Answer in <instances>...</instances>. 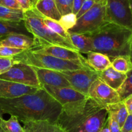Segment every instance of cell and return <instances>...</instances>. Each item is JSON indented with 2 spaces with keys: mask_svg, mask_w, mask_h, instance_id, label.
I'll return each mask as SVG.
<instances>
[{
  "mask_svg": "<svg viewBox=\"0 0 132 132\" xmlns=\"http://www.w3.org/2000/svg\"><path fill=\"white\" fill-rule=\"evenodd\" d=\"M62 106L43 88L35 93L14 99H0V112L15 116L24 122L30 121H56Z\"/></svg>",
  "mask_w": 132,
  "mask_h": 132,
  "instance_id": "cell-1",
  "label": "cell"
},
{
  "mask_svg": "<svg viewBox=\"0 0 132 132\" xmlns=\"http://www.w3.org/2000/svg\"><path fill=\"white\" fill-rule=\"evenodd\" d=\"M108 117L105 106L88 96L63 106L56 124L64 132H99Z\"/></svg>",
  "mask_w": 132,
  "mask_h": 132,
  "instance_id": "cell-2",
  "label": "cell"
},
{
  "mask_svg": "<svg viewBox=\"0 0 132 132\" xmlns=\"http://www.w3.org/2000/svg\"><path fill=\"white\" fill-rule=\"evenodd\" d=\"M91 39L94 52L106 55L112 61L121 55H130L132 31L112 23L86 34Z\"/></svg>",
  "mask_w": 132,
  "mask_h": 132,
  "instance_id": "cell-3",
  "label": "cell"
},
{
  "mask_svg": "<svg viewBox=\"0 0 132 132\" xmlns=\"http://www.w3.org/2000/svg\"><path fill=\"white\" fill-rule=\"evenodd\" d=\"M43 18L35 8L24 11L23 21L28 32L33 36L35 39L37 46L36 48L56 46L78 51L72 43L51 30L44 23Z\"/></svg>",
  "mask_w": 132,
  "mask_h": 132,
  "instance_id": "cell-4",
  "label": "cell"
},
{
  "mask_svg": "<svg viewBox=\"0 0 132 132\" xmlns=\"http://www.w3.org/2000/svg\"><path fill=\"white\" fill-rule=\"evenodd\" d=\"M14 62L28 64L35 68L51 70L56 72L72 71L80 69H92L87 60L68 61L46 54H40L32 49L25 50L13 57Z\"/></svg>",
  "mask_w": 132,
  "mask_h": 132,
  "instance_id": "cell-5",
  "label": "cell"
},
{
  "mask_svg": "<svg viewBox=\"0 0 132 132\" xmlns=\"http://www.w3.org/2000/svg\"><path fill=\"white\" fill-rule=\"evenodd\" d=\"M106 3H95L88 11L77 19L74 27L68 32L86 34L108 23L106 20Z\"/></svg>",
  "mask_w": 132,
  "mask_h": 132,
  "instance_id": "cell-6",
  "label": "cell"
},
{
  "mask_svg": "<svg viewBox=\"0 0 132 132\" xmlns=\"http://www.w3.org/2000/svg\"><path fill=\"white\" fill-rule=\"evenodd\" d=\"M106 20L132 31V9L130 0H106Z\"/></svg>",
  "mask_w": 132,
  "mask_h": 132,
  "instance_id": "cell-7",
  "label": "cell"
},
{
  "mask_svg": "<svg viewBox=\"0 0 132 132\" xmlns=\"http://www.w3.org/2000/svg\"><path fill=\"white\" fill-rule=\"evenodd\" d=\"M0 79L26 86L41 88L34 68L24 63L14 62V64L9 70L0 75Z\"/></svg>",
  "mask_w": 132,
  "mask_h": 132,
  "instance_id": "cell-8",
  "label": "cell"
},
{
  "mask_svg": "<svg viewBox=\"0 0 132 132\" xmlns=\"http://www.w3.org/2000/svg\"><path fill=\"white\" fill-rule=\"evenodd\" d=\"M58 72L68 81L72 88L86 96H88L92 84L99 77L97 72L93 69H80Z\"/></svg>",
  "mask_w": 132,
  "mask_h": 132,
  "instance_id": "cell-9",
  "label": "cell"
},
{
  "mask_svg": "<svg viewBox=\"0 0 132 132\" xmlns=\"http://www.w3.org/2000/svg\"><path fill=\"white\" fill-rule=\"evenodd\" d=\"M88 96L105 106L121 101L117 92L108 86L99 77L90 86Z\"/></svg>",
  "mask_w": 132,
  "mask_h": 132,
  "instance_id": "cell-10",
  "label": "cell"
},
{
  "mask_svg": "<svg viewBox=\"0 0 132 132\" xmlns=\"http://www.w3.org/2000/svg\"><path fill=\"white\" fill-rule=\"evenodd\" d=\"M41 87L46 90L62 107L82 101L88 97L72 87H53L48 85H41Z\"/></svg>",
  "mask_w": 132,
  "mask_h": 132,
  "instance_id": "cell-11",
  "label": "cell"
},
{
  "mask_svg": "<svg viewBox=\"0 0 132 132\" xmlns=\"http://www.w3.org/2000/svg\"><path fill=\"white\" fill-rule=\"evenodd\" d=\"M41 88L26 86L12 81L0 79V99H14L37 92Z\"/></svg>",
  "mask_w": 132,
  "mask_h": 132,
  "instance_id": "cell-12",
  "label": "cell"
},
{
  "mask_svg": "<svg viewBox=\"0 0 132 132\" xmlns=\"http://www.w3.org/2000/svg\"><path fill=\"white\" fill-rule=\"evenodd\" d=\"M37 52L43 54L51 55L59 59L68 61H86V58L84 57L81 53L76 50L67 48L64 47L56 46H45V47L33 48Z\"/></svg>",
  "mask_w": 132,
  "mask_h": 132,
  "instance_id": "cell-13",
  "label": "cell"
},
{
  "mask_svg": "<svg viewBox=\"0 0 132 132\" xmlns=\"http://www.w3.org/2000/svg\"><path fill=\"white\" fill-rule=\"evenodd\" d=\"M34 68L41 86L48 85L53 87H71L68 81L58 72L43 68Z\"/></svg>",
  "mask_w": 132,
  "mask_h": 132,
  "instance_id": "cell-14",
  "label": "cell"
},
{
  "mask_svg": "<svg viewBox=\"0 0 132 132\" xmlns=\"http://www.w3.org/2000/svg\"><path fill=\"white\" fill-rule=\"evenodd\" d=\"M0 46H6L23 50L37 47L34 37L24 34H11L1 37Z\"/></svg>",
  "mask_w": 132,
  "mask_h": 132,
  "instance_id": "cell-15",
  "label": "cell"
},
{
  "mask_svg": "<svg viewBox=\"0 0 132 132\" xmlns=\"http://www.w3.org/2000/svg\"><path fill=\"white\" fill-rule=\"evenodd\" d=\"M98 77L108 86L117 91L125 81L126 74L117 72L111 66L103 72L98 73Z\"/></svg>",
  "mask_w": 132,
  "mask_h": 132,
  "instance_id": "cell-16",
  "label": "cell"
},
{
  "mask_svg": "<svg viewBox=\"0 0 132 132\" xmlns=\"http://www.w3.org/2000/svg\"><path fill=\"white\" fill-rule=\"evenodd\" d=\"M23 123L24 132H64L56 123L48 121H25Z\"/></svg>",
  "mask_w": 132,
  "mask_h": 132,
  "instance_id": "cell-17",
  "label": "cell"
},
{
  "mask_svg": "<svg viewBox=\"0 0 132 132\" xmlns=\"http://www.w3.org/2000/svg\"><path fill=\"white\" fill-rule=\"evenodd\" d=\"M35 9L44 17L59 22L61 18L55 0H39L35 5Z\"/></svg>",
  "mask_w": 132,
  "mask_h": 132,
  "instance_id": "cell-18",
  "label": "cell"
},
{
  "mask_svg": "<svg viewBox=\"0 0 132 132\" xmlns=\"http://www.w3.org/2000/svg\"><path fill=\"white\" fill-rule=\"evenodd\" d=\"M88 63L95 72L100 73L112 66V61L108 56L96 52H90L87 54Z\"/></svg>",
  "mask_w": 132,
  "mask_h": 132,
  "instance_id": "cell-19",
  "label": "cell"
},
{
  "mask_svg": "<svg viewBox=\"0 0 132 132\" xmlns=\"http://www.w3.org/2000/svg\"><path fill=\"white\" fill-rule=\"evenodd\" d=\"M11 34H24L30 36L24 21L14 22L0 20V38Z\"/></svg>",
  "mask_w": 132,
  "mask_h": 132,
  "instance_id": "cell-20",
  "label": "cell"
},
{
  "mask_svg": "<svg viewBox=\"0 0 132 132\" xmlns=\"http://www.w3.org/2000/svg\"><path fill=\"white\" fill-rule=\"evenodd\" d=\"M106 108L108 112V116L117 121L121 128L129 114L123 101L108 104L106 106Z\"/></svg>",
  "mask_w": 132,
  "mask_h": 132,
  "instance_id": "cell-21",
  "label": "cell"
},
{
  "mask_svg": "<svg viewBox=\"0 0 132 132\" xmlns=\"http://www.w3.org/2000/svg\"><path fill=\"white\" fill-rule=\"evenodd\" d=\"M69 34L72 45L77 49L79 52L87 54L94 51L91 39L86 34L70 32H69Z\"/></svg>",
  "mask_w": 132,
  "mask_h": 132,
  "instance_id": "cell-22",
  "label": "cell"
},
{
  "mask_svg": "<svg viewBox=\"0 0 132 132\" xmlns=\"http://www.w3.org/2000/svg\"><path fill=\"white\" fill-rule=\"evenodd\" d=\"M24 12L22 10H15L0 5V20L19 22L24 19Z\"/></svg>",
  "mask_w": 132,
  "mask_h": 132,
  "instance_id": "cell-23",
  "label": "cell"
},
{
  "mask_svg": "<svg viewBox=\"0 0 132 132\" xmlns=\"http://www.w3.org/2000/svg\"><path fill=\"white\" fill-rule=\"evenodd\" d=\"M112 67L117 72L126 73L132 69V61L130 55H121L112 61Z\"/></svg>",
  "mask_w": 132,
  "mask_h": 132,
  "instance_id": "cell-24",
  "label": "cell"
},
{
  "mask_svg": "<svg viewBox=\"0 0 132 132\" xmlns=\"http://www.w3.org/2000/svg\"><path fill=\"white\" fill-rule=\"evenodd\" d=\"M43 22L51 30L55 32L59 36H61L63 38L65 39L69 42H71L70 38L69 32L66 30L60 24V23L56 21L52 20V19H48V18H44Z\"/></svg>",
  "mask_w": 132,
  "mask_h": 132,
  "instance_id": "cell-25",
  "label": "cell"
},
{
  "mask_svg": "<svg viewBox=\"0 0 132 132\" xmlns=\"http://www.w3.org/2000/svg\"><path fill=\"white\" fill-rule=\"evenodd\" d=\"M126 77L121 87L117 90L120 100L122 101L132 94V69L126 73Z\"/></svg>",
  "mask_w": 132,
  "mask_h": 132,
  "instance_id": "cell-26",
  "label": "cell"
},
{
  "mask_svg": "<svg viewBox=\"0 0 132 132\" xmlns=\"http://www.w3.org/2000/svg\"><path fill=\"white\" fill-rule=\"evenodd\" d=\"M0 125L6 132H24L23 127L20 125L19 120L15 116H11L8 120L2 119L0 121Z\"/></svg>",
  "mask_w": 132,
  "mask_h": 132,
  "instance_id": "cell-27",
  "label": "cell"
},
{
  "mask_svg": "<svg viewBox=\"0 0 132 132\" xmlns=\"http://www.w3.org/2000/svg\"><path fill=\"white\" fill-rule=\"evenodd\" d=\"M77 18L76 14L70 13L61 16L59 23L66 30L68 31L74 27L77 23Z\"/></svg>",
  "mask_w": 132,
  "mask_h": 132,
  "instance_id": "cell-28",
  "label": "cell"
},
{
  "mask_svg": "<svg viewBox=\"0 0 132 132\" xmlns=\"http://www.w3.org/2000/svg\"><path fill=\"white\" fill-rule=\"evenodd\" d=\"M73 0H55L57 8L61 16L72 13Z\"/></svg>",
  "mask_w": 132,
  "mask_h": 132,
  "instance_id": "cell-29",
  "label": "cell"
},
{
  "mask_svg": "<svg viewBox=\"0 0 132 132\" xmlns=\"http://www.w3.org/2000/svg\"><path fill=\"white\" fill-rule=\"evenodd\" d=\"M23 50L6 46H0V57L13 58L18 54H21Z\"/></svg>",
  "mask_w": 132,
  "mask_h": 132,
  "instance_id": "cell-30",
  "label": "cell"
},
{
  "mask_svg": "<svg viewBox=\"0 0 132 132\" xmlns=\"http://www.w3.org/2000/svg\"><path fill=\"white\" fill-rule=\"evenodd\" d=\"M14 64V61L13 58L0 57V73L1 74L9 70Z\"/></svg>",
  "mask_w": 132,
  "mask_h": 132,
  "instance_id": "cell-31",
  "label": "cell"
},
{
  "mask_svg": "<svg viewBox=\"0 0 132 132\" xmlns=\"http://www.w3.org/2000/svg\"><path fill=\"white\" fill-rule=\"evenodd\" d=\"M0 5L15 10H22L20 4L17 0H0Z\"/></svg>",
  "mask_w": 132,
  "mask_h": 132,
  "instance_id": "cell-32",
  "label": "cell"
},
{
  "mask_svg": "<svg viewBox=\"0 0 132 132\" xmlns=\"http://www.w3.org/2000/svg\"><path fill=\"white\" fill-rule=\"evenodd\" d=\"M95 3L94 1H92V0H85L82 5L81 6V8L80 9L79 11L76 14V17H77V19L81 16H82L86 12L88 11Z\"/></svg>",
  "mask_w": 132,
  "mask_h": 132,
  "instance_id": "cell-33",
  "label": "cell"
},
{
  "mask_svg": "<svg viewBox=\"0 0 132 132\" xmlns=\"http://www.w3.org/2000/svg\"><path fill=\"white\" fill-rule=\"evenodd\" d=\"M108 124L110 132H121V128L117 121L110 116L108 117Z\"/></svg>",
  "mask_w": 132,
  "mask_h": 132,
  "instance_id": "cell-34",
  "label": "cell"
},
{
  "mask_svg": "<svg viewBox=\"0 0 132 132\" xmlns=\"http://www.w3.org/2000/svg\"><path fill=\"white\" fill-rule=\"evenodd\" d=\"M121 132H132V114H128L121 128Z\"/></svg>",
  "mask_w": 132,
  "mask_h": 132,
  "instance_id": "cell-35",
  "label": "cell"
},
{
  "mask_svg": "<svg viewBox=\"0 0 132 132\" xmlns=\"http://www.w3.org/2000/svg\"><path fill=\"white\" fill-rule=\"evenodd\" d=\"M17 1L20 4L22 9L24 12L30 10V9H34L30 0H17Z\"/></svg>",
  "mask_w": 132,
  "mask_h": 132,
  "instance_id": "cell-36",
  "label": "cell"
},
{
  "mask_svg": "<svg viewBox=\"0 0 132 132\" xmlns=\"http://www.w3.org/2000/svg\"><path fill=\"white\" fill-rule=\"evenodd\" d=\"M85 0H73V10L72 13L74 14H77L78 12L79 11L80 9L81 8V6L83 4L84 1Z\"/></svg>",
  "mask_w": 132,
  "mask_h": 132,
  "instance_id": "cell-37",
  "label": "cell"
},
{
  "mask_svg": "<svg viewBox=\"0 0 132 132\" xmlns=\"http://www.w3.org/2000/svg\"><path fill=\"white\" fill-rule=\"evenodd\" d=\"M125 103L129 114H132V94L122 101Z\"/></svg>",
  "mask_w": 132,
  "mask_h": 132,
  "instance_id": "cell-38",
  "label": "cell"
},
{
  "mask_svg": "<svg viewBox=\"0 0 132 132\" xmlns=\"http://www.w3.org/2000/svg\"><path fill=\"white\" fill-rule=\"evenodd\" d=\"M99 132H110V131L109 127H108V119H107V121L106 122L105 125H104L102 129L101 130V131Z\"/></svg>",
  "mask_w": 132,
  "mask_h": 132,
  "instance_id": "cell-39",
  "label": "cell"
},
{
  "mask_svg": "<svg viewBox=\"0 0 132 132\" xmlns=\"http://www.w3.org/2000/svg\"><path fill=\"white\" fill-rule=\"evenodd\" d=\"M30 1L31 3H32V6H33V7L34 8L35 5H36V3H37V0H30Z\"/></svg>",
  "mask_w": 132,
  "mask_h": 132,
  "instance_id": "cell-40",
  "label": "cell"
},
{
  "mask_svg": "<svg viewBox=\"0 0 132 132\" xmlns=\"http://www.w3.org/2000/svg\"><path fill=\"white\" fill-rule=\"evenodd\" d=\"M95 3H101V2H106V0H92Z\"/></svg>",
  "mask_w": 132,
  "mask_h": 132,
  "instance_id": "cell-41",
  "label": "cell"
},
{
  "mask_svg": "<svg viewBox=\"0 0 132 132\" xmlns=\"http://www.w3.org/2000/svg\"><path fill=\"white\" fill-rule=\"evenodd\" d=\"M132 55V36L131 39V43H130V55Z\"/></svg>",
  "mask_w": 132,
  "mask_h": 132,
  "instance_id": "cell-42",
  "label": "cell"
},
{
  "mask_svg": "<svg viewBox=\"0 0 132 132\" xmlns=\"http://www.w3.org/2000/svg\"><path fill=\"white\" fill-rule=\"evenodd\" d=\"M0 132H6V130L1 126V125H0Z\"/></svg>",
  "mask_w": 132,
  "mask_h": 132,
  "instance_id": "cell-43",
  "label": "cell"
},
{
  "mask_svg": "<svg viewBox=\"0 0 132 132\" xmlns=\"http://www.w3.org/2000/svg\"><path fill=\"white\" fill-rule=\"evenodd\" d=\"M3 113H1V112H0V121H1L2 119H3Z\"/></svg>",
  "mask_w": 132,
  "mask_h": 132,
  "instance_id": "cell-44",
  "label": "cell"
},
{
  "mask_svg": "<svg viewBox=\"0 0 132 132\" xmlns=\"http://www.w3.org/2000/svg\"><path fill=\"white\" fill-rule=\"evenodd\" d=\"M130 4H131V9H132V0H130Z\"/></svg>",
  "mask_w": 132,
  "mask_h": 132,
  "instance_id": "cell-45",
  "label": "cell"
},
{
  "mask_svg": "<svg viewBox=\"0 0 132 132\" xmlns=\"http://www.w3.org/2000/svg\"><path fill=\"white\" fill-rule=\"evenodd\" d=\"M130 56H131V61H132V55H130Z\"/></svg>",
  "mask_w": 132,
  "mask_h": 132,
  "instance_id": "cell-46",
  "label": "cell"
},
{
  "mask_svg": "<svg viewBox=\"0 0 132 132\" xmlns=\"http://www.w3.org/2000/svg\"><path fill=\"white\" fill-rule=\"evenodd\" d=\"M0 75H1V73H0Z\"/></svg>",
  "mask_w": 132,
  "mask_h": 132,
  "instance_id": "cell-47",
  "label": "cell"
},
{
  "mask_svg": "<svg viewBox=\"0 0 132 132\" xmlns=\"http://www.w3.org/2000/svg\"><path fill=\"white\" fill-rule=\"evenodd\" d=\"M37 1H39V0H37Z\"/></svg>",
  "mask_w": 132,
  "mask_h": 132,
  "instance_id": "cell-48",
  "label": "cell"
}]
</instances>
